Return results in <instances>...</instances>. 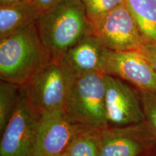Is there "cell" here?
I'll list each match as a JSON object with an SVG mask.
<instances>
[{"label":"cell","mask_w":156,"mask_h":156,"mask_svg":"<svg viewBox=\"0 0 156 156\" xmlns=\"http://www.w3.org/2000/svg\"><path fill=\"white\" fill-rule=\"evenodd\" d=\"M46 64L58 63L93 27L81 0H60L39 15L36 23Z\"/></svg>","instance_id":"1"},{"label":"cell","mask_w":156,"mask_h":156,"mask_svg":"<svg viewBox=\"0 0 156 156\" xmlns=\"http://www.w3.org/2000/svg\"><path fill=\"white\" fill-rule=\"evenodd\" d=\"M45 64L36 23L0 38L1 80L25 87Z\"/></svg>","instance_id":"2"},{"label":"cell","mask_w":156,"mask_h":156,"mask_svg":"<svg viewBox=\"0 0 156 156\" xmlns=\"http://www.w3.org/2000/svg\"><path fill=\"white\" fill-rule=\"evenodd\" d=\"M106 81L102 73H91L72 82L64 110L72 119L89 128L108 126L105 108Z\"/></svg>","instance_id":"3"},{"label":"cell","mask_w":156,"mask_h":156,"mask_svg":"<svg viewBox=\"0 0 156 156\" xmlns=\"http://www.w3.org/2000/svg\"><path fill=\"white\" fill-rule=\"evenodd\" d=\"M41 115L20 87L16 108L1 134L0 156H33Z\"/></svg>","instance_id":"4"},{"label":"cell","mask_w":156,"mask_h":156,"mask_svg":"<svg viewBox=\"0 0 156 156\" xmlns=\"http://www.w3.org/2000/svg\"><path fill=\"white\" fill-rule=\"evenodd\" d=\"M93 35L109 50L141 49L145 41L125 2L93 23Z\"/></svg>","instance_id":"5"},{"label":"cell","mask_w":156,"mask_h":156,"mask_svg":"<svg viewBox=\"0 0 156 156\" xmlns=\"http://www.w3.org/2000/svg\"><path fill=\"white\" fill-rule=\"evenodd\" d=\"M87 126L72 119L64 108L41 115L33 156H56L67 151Z\"/></svg>","instance_id":"6"},{"label":"cell","mask_w":156,"mask_h":156,"mask_svg":"<svg viewBox=\"0 0 156 156\" xmlns=\"http://www.w3.org/2000/svg\"><path fill=\"white\" fill-rule=\"evenodd\" d=\"M156 140L147 122L101 129L98 156H147Z\"/></svg>","instance_id":"7"},{"label":"cell","mask_w":156,"mask_h":156,"mask_svg":"<svg viewBox=\"0 0 156 156\" xmlns=\"http://www.w3.org/2000/svg\"><path fill=\"white\" fill-rule=\"evenodd\" d=\"M105 108L108 126H124L145 122L139 90L120 78L105 75Z\"/></svg>","instance_id":"8"},{"label":"cell","mask_w":156,"mask_h":156,"mask_svg":"<svg viewBox=\"0 0 156 156\" xmlns=\"http://www.w3.org/2000/svg\"><path fill=\"white\" fill-rule=\"evenodd\" d=\"M71 83L59 64L47 63L24 87L31 103L42 114L64 108Z\"/></svg>","instance_id":"9"},{"label":"cell","mask_w":156,"mask_h":156,"mask_svg":"<svg viewBox=\"0 0 156 156\" xmlns=\"http://www.w3.org/2000/svg\"><path fill=\"white\" fill-rule=\"evenodd\" d=\"M103 73L120 78L139 90L156 92V73L141 49L116 51L106 48Z\"/></svg>","instance_id":"10"},{"label":"cell","mask_w":156,"mask_h":156,"mask_svg":"<svg viewBox=\"0 0 156 156\" xmlns=\"http://www.w3.org/2000/svg\"><path fill=\"white\" fill-rule=\"evenodd\" d=\"M106 51V48L90 34L66 51L58 63L73 82L85 74L103 73Z\"/></svg>","instance_id":"11"},{"label":"cell","mask_w":156,"mask_h":156,"mask_svg":"<svg viewBox=\"0 0 156 156\" xmlns=\"http://www.w3.org/2000/svg\"><path fill=\"white\" fill-rule=\"evenodd\" d=\"M40 14L30 0L0 5V38L36 23Z\"/></svg>","instance_id":"12"},{"label":"cell","mask_w":156,"mask_h":156,"mask_svg":"<svg viewBox=\"0 0 156 156\" xmlns=\"http://www.w3.org/2000/svg\"><path fill=\"white\" fill-rule=\"evenodd\" d=\"M145 42L156 43V0H125Z\"/></svg>","instance_id":"13"},{"label":"cell","mask_w":156,"mask_h":156,"mask_svg":"<svg viewBox=\"0 0 156 156\" xmlns=\"http://www.w3.org/2000/svg\"><path fill=\"white\" fill-rule=\"evenodd\" d=\"M100 136V129H85L77 134L68 148V156H98Z\"/></svg>","instance_id":"14"},{"label":"cell","mask_w":156,"mask_h":156,"mask_svg":"<svg viewBox=\"0 0 156 156\" xmlns=\"http://www.w3.org/2000/svg\"><path fill=\"white\" fill-rule=\"evenodd\" d=\"M20 87L7 81L0 83V132L8 124L18 102Z\"/></svg>","instance_id":"15"},{"label":"cell","mask_w":156,"mask_h":156,"mask_svg":"<svg viewBox=\"0 0 156 156\" xmlns=\"http://www.w3.org/2000/svg\"><path fill=\"white\" fill-rule=\"evenodd\" d=\"M85 6L87 17L93 24L113 9L125 2V0H81Z\"/></svg>","instance_id":"16"},{"label":"cell","mask_w":156,"mask_h":156,"mask_svg":"<svg viewBox=\"0 0 156 156\" xmlns=\"http://www.w3.org/2000/svg\"><path fill=\"white\" fill-rule=\"evenodd\" d=\"M145 122L156 140V92L139 90Z\"/></svg>","instance_id":"17"},{"label":"cell","mask_w":156,"mask_h":156,"mask_svg":"<svg viewBox=\"0 0 156 156\" xmlns=\"http://www.w3.org/2000/svg\"><path fill=\"white\" fill-rule=\"evenodd\" d=\"M141 50L147 56L156 73V43L145 42Z\"/></svg>","instance_id":"18"},{"label":"cell","mask_w":156,"mask_h":156,"mask_svg":"<svg viewBox=\"0 0 156 156\" xmlns=\"http://www.w3.org/2000/svg\"><path fill=\"white\" fill-rule=\"evenodd\" d=\"M60 0H35L34 2L41 13L46 9H49L52 6L56 5Z\"/></svg>","instance_id":"19"},{"label":"cell","mask_w":156,"mask_h":156,"mask_svg":"<svg viewBox=\"0 0 156 156\" xmlns=\"http://www.w3.org/2000/svg\"><path fill=\"white\" fill-rule=\"evenodd\" d=\"M20 1H22V0H0V5H7V4L17 2Z\"/></svg>","instance_id":"20"},{"label":"cell","mask_w":156,"mask_h":156,"mask_svg":"<svg viewBox=\"0 0 156 156\" xmlns=\"http://www.w3.org/2000/svg\"><path fill=\"white\" fill-rule=\"evenodd\" d=\"M56 156H68V154H67V152H66V153H64L63 154H61V155H56Z\"/></svg>","instance_id":"21"},{"label":"cell","mask_w":156,"mask_h":156,"mask_svg":"<svg viewBox=\"0 0 156 156\" xmlns=\"http://www.w3.org/2000/svg\"><path fill=\"white\" fill-rule=\"evenodd\" d=\"M30 1H32V2H34L35 0H30Z\"/></svg>","instance_id":"22"},{"label":"cell","mask_w":156,"mask_h":156,"mask_svg":"<svg viewBox=\"0 0 156 156\" xmlns=\"http://www.w3.org/2000/svg\"><path fill=\"white\" fill-rule=\"evenodd\" d=\"M147 156H149V155H147Z\"/></svg>","instance_id":"23"}]
</instances>
